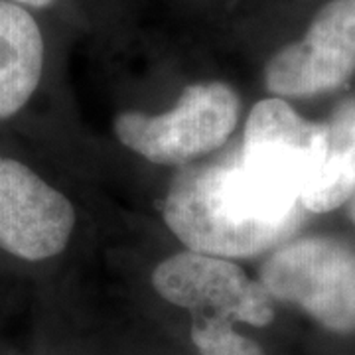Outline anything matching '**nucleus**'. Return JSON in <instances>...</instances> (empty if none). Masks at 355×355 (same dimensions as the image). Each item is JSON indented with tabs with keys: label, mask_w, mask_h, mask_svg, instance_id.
<instances>
[{
	"label": "nucleus",
	"mask_w": 355,
	"mask_h": 355,
	"mask_svg": "<svg viewBox=\"0 0 355 355\" xmlns=\"http://www.w3.org/2000/svg\"><path fill=\"white\" fill-rule=\"evenodd\" d=\"M229 153L214 162L186 166L164 200L166 225L190 251L214 257H253L296 229L249 216L227 182Z\"/></svg>",
	"instance_id": "obj_1"
},
{
	"label": "nucleus",
	"mask_w": 355,
	"mask_h": 355,
	"mask_svg": "<svg viewBox=\"0 0 355 355\" xmlns=\"http://www.w3.org/2000/svg\"><path fill=\"white\" fill-rule=\"evenodd\" d=\"M270 298L300 306L324 328L355 331V251L331 237L284 245L261 268Z\"/></svg>",
	"instance_id": "obj_2"
},
{
	"label": "nucleus",
	"mask_w": 355,
	"mask_h": 355,
	"mask_svg": "<svg viewBox=\"0 0 355 355\" xmlns=\"http://www.w3.org/2000/svg\"><path fill=\"white\" fill-rule=\"evenodd\" d=\"M239 99L225 83L184 89L170 113H123L114 121L119 140L156 164H186L223 146L237 127Z\"/></svg>",
	"instance_id": "obj_3"
},
{
	"label": "nucleus",
	"mask_w": 355,
	"mask_h": 355,
	"mask_svg": "<svg viewBox=\"0 0 355 355\" xmlns=\"http://www.w3.org/2000/svg\"><path fill=\"white\" fill-rule=\"evenodd\" d=\"M153 286L170 304L203 316L249 326H266L275 318L265 286L249 279L241 266L214 254L186 251L166 259L154 270Z\"/></svg>",
	"instance_id": "obj_4"
},
{
	"label": "nucleus",
	"mask_w": 355,
	"mask_h": 355,
	"mask_svg": "<svg viewBox=\"0 0 355 355\" xmlns=\"http://www.w3.org/2000/svg\"><path fill=\"white\" fill-rule=\"evenodd\" d=\"M355 71V0H331L306 36L280 50L266 65L268 91L312 97L343 85Z\"/></svg>",
	"instance_id": "obj_5"
},
{
	"label": "nucleus",
	"mask_w": 355,
	"mask_h": 355,
	"mask_svg": "<svg viewBox=\"0 0 355 355\" xmlns=\"http://www.w3.org/2000/svg\"><path fill=\"white\" fill-rule=\"evenodd\" d=\"M76 211L69 200L12 158L0 156V247L26 261L55 257L69 243Z\"/></svg>",
	"instance_id": "obj_6"
},
{
	"label": "nucleus",
	"mask_w": 355,
	"mask_h": 355,
	"mask_svg": "<svg viewBox=\"0 0 355 355\" xmlns=\"http://www.w3.org/2000/svg\"><path fill=\"white\" fill-rule=\"evenodd\" d=\"M44 40L22 6L0 0V119L18 113L38 87Z\"/></svg>",
	"instance_id": "obj_7"
},
{
	"label": "nucleus",
	"mask_w": 355,
	"mask_h": 355,
	"mask_svg": "<svg viewBox=\"0 0 355 355\" xmlns=\"http://www.w3.org/2000/svg\"><path fill=\"white\" fill-rule=\"evenodd\" d=\"M324 162L300 198L302 207L326 214L345 203L355 191V99L343 101L331 114Z\"/></svg>",
	"instance_id": "obj_8"
},
{
	"label": "nucleus",
	"mask_w": 355,
	"mask_h": 355,
	"mask_svg": "<svg viewBox=\"0 0 355 355\" xmlns=\"http://www.w3.org/2000/svg\"><path fill=\"white\" fill-rule=\"evenodd\" d=\"M191 342L202 355H265L259 343L233 330V322L221 316L198 314L191 326Z\"/></svg>",
	"instance_id": "obj_9"
},
{
	"label": "nucleus",
	"mask_w": 355,
	"mask_h": 355,
	"mask_svg": "<svg viewBox=\"0 0 355 355\" xmlns=\"http://www.w3.org/2000/svg\"><path fill=\"white\" fill-rule=\"evenodd\" d=\"M16 2H22V4H28V6H36V8H46V6H50L53 0H16Z\"/></svg>",
	"instance_id": "obj_10"
},
{
	"label": "nucleus",
	"mask_w": 355,
	"mask_h": 355,
	"mask_svg": "<svg viewBox=\"0 0 355 355\" xmlns=\"http://www.w3.org/2000/svg\"><path fill=\"white\" fill-rule=\"evenodd\" d=\"M352 217H354V221H355V191H354V196H352Z\"/></svg>",
	"instance_id": "obj_11"
}]
</instances>
